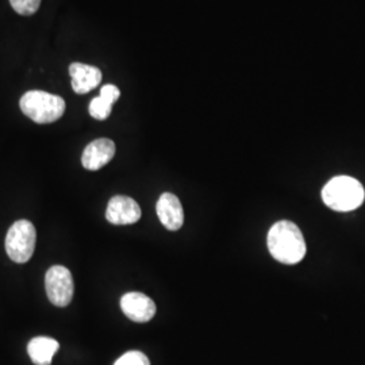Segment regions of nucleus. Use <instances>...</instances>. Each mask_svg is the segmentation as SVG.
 <instances>
[{"mask_svg": "<svg viewBox=\"0 0 365 365\" xmlns=\"http://www.w3.org/2000/svg\"><path fill=\"white\" fill-rule=\"evenodd\" d=\"M267 244L272 257L287 265L300 262L307 250L299 227L291 221L276 222L269 229Z\"/></svg>", "mask_w": 365, "mask_h": 365, "instance_id": "obj_1", "label": "nucleus"}, {"mask_svg": "<svg viewBox=\"0 0 365 365\" xmlns=\"http://www.w3.org/2000/svg\"><path fill=\"white\" fill-rule=\"evenodd\" d=\"M365 199L361 182L351 176L333 178L322 190V200L329 209L346 212L359 209Z\"/></svg>", "mask_w": 365, "mask_h": 365, "instance_id": "obj_2", "label": "nucleus"}, {"mask_svg": "<svg viewBox=\"0 0 365 365\" xmlns=\"http://www.w3.org/2000/svg\"><path fill=\"white\" fill-rule=\"evenodd\" d=\"M19 106L22 113L36 123H53L66 113L63 98L45 91H29L21 98Z\"/></svg>", "mask_w": 365, "mask_h": 365, "instance_id": "obj_3", "label": "nucleus"}, {"mask_svg": "<svg viewBox=\"0 0 365 365\" xmlns=\"http://www.w3.org/2000/svg\"><path fill=\"white\" fill-rule=\"evenodd\" d=\"M37 232L34 225L27 220L14 223L6 235V252L18 264H25L34 255Z\"/></svg>", "mask_w": 365, "mask_h": 365, "instance_id": "obj_4", "label": "nucleus"}, {"mask_svg": "<svg viewBox=\"0 0 365 365\" xmlns=\"http://www.w3.org/2000/svg\"><path fill=\"white\" fill-rule=\"evenodd\" d=\"M48 298L57 307H66L73 298L75 284L71 271L63 265H54L45 276Z\"/></svg>", "mask_w": 365, "mask_h": 365, "instance_id": "obj_5", "label": "nucleus"}, {"mask_svg": "<svg viewBox=\"0 0 365 365\" xmlns=\"http://www.w3.org/2000/svg\"><path fill=\"white\" fill-rule=\"evenodd\" d=\"M123 314L134 322H149L156 314L155 302L143 292H128L120 299Z\"/></svg>", "mask_w": 365, "mask_h": 365, "instance_id": "obj_6", "label": "nucleus"}, {"mask_svg": "<svg viewBox=\"0 0 365 365\" xmlns=\"http://www.w3.org/2000/svg\"><path fill=\"white\" fill-rule=\"evenodd\" d=\"M106 218L113 225H131L140 221L141 209L138 203L129 196H114L108 202Z\"/></svg>", "mask_w": 365, "mask_h": 365, "instance_id": "obj_7", "label": "nucleus"}, {"mask_svg": "<svg viewBox=\"0 0 365 365\" xmlns=\"http://www.w3.org/2000/svg\"><path fill=\"white\" fill-rule=\"evenodd\" d=\"M114 156L115 144L108 138H99L87 145L81 156V164L86 170H98L107 165Z\"/></svg>", "mask_w": 365, "mask_h": 365, "instance_id": "obj_8", "label": "nucleus"}, {"mask_svg": "<svg viewBox=\"0 0 365 365\" xmlns=\"http://www.w3.org/2000/svg\"><path fill=\"white\" fill-rule=\"evenodd\" d=\"M158 220L170 232L179 230L184 223V211L179 197L165 192L158 197L156 206Z\"/></svg>", "mask_w": 365, "mask_h": 365, "instance_id": "obj_9", "label": "nucleus"}, {"mask_svg": "<svg viewBox=\"0 0 365 365\" xmlns=\"http://www.w3.org/2000/svg\"><path fill=\"white\" fill-rule=\"evenodd\" d=\"M69 75L72 78V88L78 95H84L95 90L102 81V72L99 68L81 63L71 64Z\"/></svg>", "mask_w": 365, "mask_h": 365, "instance_id": "obj_10", "label": "nucleus"}, {"mask_svg": "<svg viewBox=\"0 0 365 365\" xmlns=\"http://www.w3.org/2000/svg\"><path fill=\"white\" fill-rule=\"evenodd\" d=\"M60 344L49 337H36L27 345V353L36 365L52 364L53 356L58 351Z\"/></svg>", "mask_w": 365, "mask_h": 365, "instance_id": "obj_11", "label": "nucleus"}, {"mask_svg": "<svg viewBox=\"0 0 365 365\" xmlns=\"http://www.w3.org/2000/svg\"><path fill=\"white\" fill-rule=\"evenodd\" d=\"M90 115L98 120H105L107 118L110 117L111 110H113V105L108 103L103 98L98 96L93 98L90 103Z\"/></svg>", "mask_w": 365, "mask_h": 365, "instance_id": "obj_12", "label": "nucleus"}, {"mask_svg": "<svg viewBox=\"0 0 365 365\" xmlns=\"http://www.w3.org/2000/svg\"><path fill=\"white\" fill-rule=\"evenodd\" d=\"M114 365H150V361L144 353L131 351L120 356Z\"/></svg>", "mask_w": 365, "mask_h": 365, "instance_id": "obj_13", "label": "nucleus"}, {"mask_svg": "<svg viewBox=\"0 0 365 365\" xmlns=\"http://www.w3.org/2000/svg\"><path fill=\"white\" fill-rule=\"evenodd\" d=\"M14 10L21 15H33L37 13L41 0H10Z\"/></svg>", "mask_w": 365, "mask_h": 365, "instance_id": "obj_14", "label": "nucleus"}, {"mask_svg": "<svg viewBox=\"0 0 365 365\" xmlns=\"http://www.w3.org/2000/svg\"><path fill=\"white\" fill-rule=\"evenodd\" d=\"M99 96L103 98L108 103L114 105L118 99H119V96H120V91L118 90V87H115L114 84H106V86L102 87Z\"/></svg>", "mask_w": 365, "mask_h": 365, "instance_id": "obj_15", "label": "nucleus"}]
</instances>
